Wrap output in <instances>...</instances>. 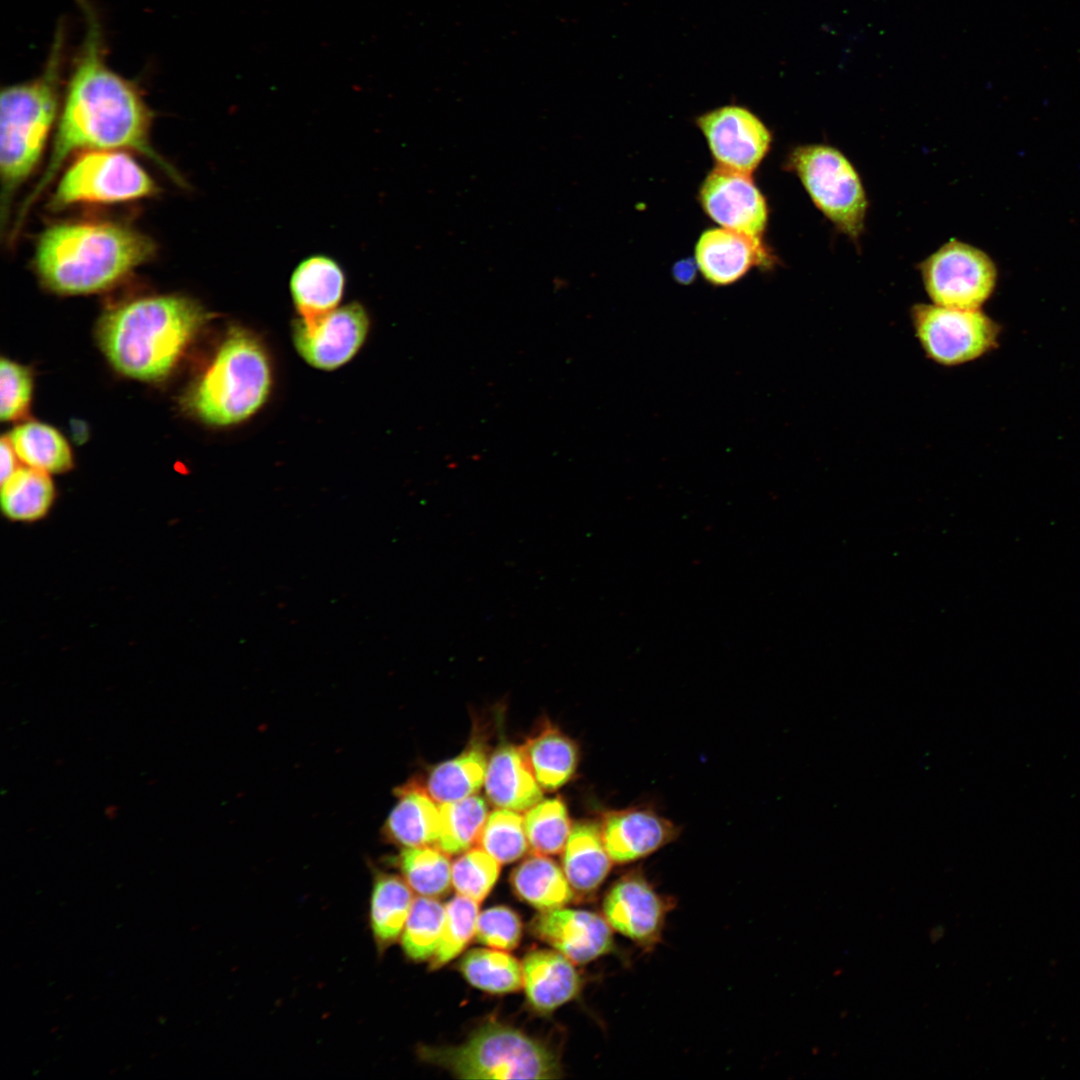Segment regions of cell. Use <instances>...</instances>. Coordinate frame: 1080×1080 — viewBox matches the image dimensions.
<instances>
[{"mask_svg": "<svg viewBox=\"0 0 1080 1080\" xmlns=\"http://www.w3.org/2000/svg\"><path fill=\"white\" fill-rule=\"evenodd\" d=\"M85 34L76 55L58 119L49 161L22 203L10 231L17 237L30 207L51 184L68 157L83 149H132L183 184L182 176L152 146V113L139 88L112 70L106 61L102 23L87 0H78Z\"/></svg>", "mask_w": 1080, "mask_h": 1080, "instance_id": "obj_1", "label": "cell"}, {"mask_svg": "<svg viewBox=\"0 0 1080 1080\" xmlns=\"http://www.w3.org/2000/svg\"><path fill=\"white\" fill-rule=\"evenodd\" d=\"M155 242L115 221H69L39 236L33 265L48 289L63 295L106 290L156 254Z\"/></svg>", "mask_w": 1080, "mask_h": 1080, "instance_id": "obj_2", "label": "cell"}, {"mask_svg": "<svg viewBox=\"0 0 1080 1080\" xmlns=\"http://www.w3.org/2000/svg\"><path fill=\"white\" fill-rule=\"evenodd\" d=\"M209 318L190 297L147 296L104 313L97 338L118 372L141 381H159L172 372Z\"/></svg>", "mask_w": 1080, "mask_h": 1080, "instance_id": "obj_3", "label": "cell"}, {"mask_svg": "<svg viewBox=\"0 0 1080 1080\" xmlns=\"http://www.w3.org/2000/svg\"><path fill=\"white\" fill-rule=\"evenodd\" d=\"M66 31L58 25L46 63L32 80L9 85L0 97L1 228L15 192L36 168L59 110Z\"/></svg>", "mask_w": 1080, "mask_h": 1080, "instance_id": "obj_4", "label": "cell"}, {"mask_svg": "<svg viewBox=\"0 0 1080 1080\" xmlns=\"http://www.w3.org/2000/svg\"><path fill=\"white\" fill-rule=\"evenodd\" d=\"M270 358L261 340L233 328L187 394L186 405L202 422L227 427L255 415L271 393Z\"/></svg>", "mask_w": 1080, "mask_h": 1080, "instance_id": "obj_5", "label": "cell"}, {"mask_svg": "<svg viewBox=\"0 0 1080 1080\" xmlns=\"http://www.w3.org/2000/svg\"><path fill=\"white\" fill-rule=\"evenodd\" d=\"M421 1056L463 1079H552L560 1072L544 1044L497 1022L479 1027L458 1046L425 1047Z\"/></svg>", "mask_w": 1080, "mask_h": 1080, "instance_id": "obj_6", "label": "cell"}, {"mask_svg": "<svg viewBox=\"0 0 1080 1080\" xmlns=\"http://www.w3.org/2000/svg\"><path fill=\"white\" fill-rule=\"evenodd\" d=\"M788 167L799 177L816 207L843 233L857 239L863 231L867 199L848 159L827 145L796 147Z\"/></svg>", "mask_w": 1080, "mask_h": 1080, "instance_id": "obj_7", "label": "cell"}, {"mask_svg": "<svg viewBox=\"0 0 1080 1080\" xmlns=\"http://www.w3.org/2000/svg\"><path fill=\"white\" fill-rule=\"evenodd\" d=\"M156 183L128 154L96 150L79 155L65 170L49 201L60 211L78 204H107L151 197Z\"/></svg>", "mask_w": 1080, "mask_h": 1080, "instance_id": "obj_8", "label": "cell"}, {"mask_svg": "<svg viewBox=\"0 0 1080 1080\" xmlns=\"http://www.w3.org/2000/svg\"><path fill=\"white\" fill-rule=\"evenodd\" d=\"M911 323L926 357L942 366L976 360L998 344L999 325L979 309L915 304Z\"/></svg>", "mask_w": 1080, "mask_h": 1080, "instance_id": "obj_9", "label": "cell"}, {"mask_svg": "<svg viewBox=\"0 0 1080 1080\" xmlns=\"http://www.w3.org/2000/svg\"><path fill=\"white\" fill-rule=\"evenodd\" d=\"M924 288L933 304L979 309L996 284V268L981 250L951 240L920 264Z\"/></svg>", "mask_w": 1080, "mask_h": 1080, "instance_id": "obj_10", "label": "cell"}, {"mask_svg": "<svg viewBox=\"0 0 1080 1080\" xmlns=\"http://www.w3.org/2000/svg\"><path fill=\"white\" fill-rule=\"evenodd\" d=\"M370 328L369 315L357 302L337 307L328 314L292 328L297 353L310 366L334 370L349 362L364 344Z\"/></svg>", "mask_w": 1080, "mask_h": 1080, "instance_id": "obj_11", "label": "cell"}, {"mask_svg": "<svg viewBox=\"0 0 1080 1080\" xmlns=\"http://www.w3.org/2000/svg\"><path fill=\"white\" fill-rule=\"evenodd\" d=\"M696 123L720 167L751 174L769 151V130L746 107L724 105L703 113Z\"/></svg>", "mask_w": 1080, "mask_h": 1080, "instance_id": "obj_12", "label": "cell"}, {"mask_svg": "<svg viewBox=\"0 0 1080 1080\" xmlns=\"http://www.w3.org/2000/svg\"><path fill=\"white\" fill-rule=\"evenodd\" d=\"M699 200L705 213L722 228L761 238L768 207L750 174L718 166L705 178Z\"/></svg>", "mask_w": 1080, "mask_h": 1080, "instance_id": "obj_13", "label": "cell"}, {"mask_svg": "<svg viewBox=\"0 0 1080 1080\" xmlns=\"http://www.w3.org/2000/svg\"><path fill=\"white\" fill-rule=\"evenodd\" d=\"M670 904L638 869L626 873L611 886L603 910L613 929L641 946L650 947L661 937Z\"/></svg>", "mask_w": 1080, "mask_h": 1080, "instance_id": "obj_14", "label": "cell"}, {"mask_svg": "<svg viewBox=\"0 0 1080 1080\" xmlns=\"http://www.w3.org/2000/svg\"><path fill=\"white\" fill-rule=\"evenodd\" d=\"M530 929L535 937L578 964L593 961L614 946L606 918L586 910L559 907L541 911Z\"/></svg>", "mask_w": 1080, "mask_h": 1080, "instance_id": "obj_15", "label": "cell"}, {"mask_svg": "<svg viewBox=\"0 0 1080 1080\" xmlns=\"http://www.w3.org/2000/svg\"><path fill=\"white\" fill-rule=\"evenodd\" d=\"M605 847L614 863L635 862L675 840L679 828L648 808L611 810L600 824Z\"/></svg>", "mask_w": 1080, "mask_h": 1080, "instance_id": "obj_16", "label": "cell"}, {"mask_svg": "<svg viewBox=\"0 0 1080 1080\" xmlns=\"http://www.w3.org/2000/svg\"><path fill=\"white\" fill-rule=\"evenodd\" d=\"M695 260L705 280L715 286L735 283L754 266L772 264L761 238L726 228H713L701 234Z\"/></svg>", "mask_w": 1080, "mask_h": 1080, "instance_id": "obj_17", "label": "cell"}, {"mask_svg": "<svg viewBox=\"0 0 1080 1080\" xmlns=\"http://www.w3.org/2000/svg\"><path fill=\"white\" fill-rule=\"evenodd\" d=\"M573 963L557 950L537 949L524 957L523 987L534 1009L551 1012L577 996L581 979Z\"/></svg>", "mask_w": 1080, "mask_h": 1080, "instance_id": "obj_18", "label": "cell"}, {"mask_svg": "<svg viewBox=\"0 0 1080 1080\" xmlns=\"http://www.w3.org/2000/svg\"><path fill=\"white\" fill-rule=\"evenodd\" d=\"M289 288L299 318L309 322L338 307L344 294L345 274L333 258L312 255L296 266Z\"/></svg>", "mask_w": 1080, "mask_h": 1080, "instance_id": "obj_19", "label": "cell"}, {"mask_svg": "<svg viewBox=\"0 0 1080 1080\" xmlns=\"http://www.w3.org/2000/svg\"><path fill=\"white\" fill-rule=\"evenodd\" d=\"M397 802L383 828L390 842L403 848L436 846L439 837L440 808L417 781L395 791Z\"/></svg>", "mask_w": 1080, "mask_h": 1080, "instance_id": "obj_20", "label": "cell"}, {"mask_svg": "<svg viewBox=\"0 0 1080 1080\" xmlns=\"http://www.w3.org/2000/svg\"><path fill=\"white\" fill-rule=\"evenodd\" d=\"M485 792L496 807L527 811L542 799V788L528 767L520 747L500 745L489 758Z\"/></svg>", "mask_w": 1080, "mask_h": 1080, "instance_id": "obj_21", "label": "cell"}, {"mask_svg": "<svg viewBox=\"0 0 1080 1080\" xmlns=\"http://www.w3.org/2000/svg\"><path fill=\"white\" fill-rule=\"evenodd\" d=\"M603 842L600 824L583 820L575 823L563 849V871L573 888L590 894L604 882L612 868Z\"/></svg>", "mask_w": 1080, "mask_h": 1080, "instance_id": "obj_22", "label": "cell"}, {"mask_svg": "<svg viewBox=\"0 0 1080 1080\" xmlns=\"http://www.w3.org/2000/svg\"><path fill=\"white\" fill-rule=\"evenodd\" d=\"M520 749L538 784L546 790L566 784L578 766L577 744L552 725H544Z\"/></svg>", "mask_w": 1080, "mask_h": 1080, "instance_id": "obj_23", "label": "cell"}, {"mask_svg": "<svg viewBox=\"0 0 1080 1080\" xmlns=\"http://www.w3.org/2000/svg\"><path fill=\"white\" fill-rule=\"evenodd\" d=\"M510 880L515 894L540 911L563 907L574 897L563 869L547 855L527 857L513 870Z\"/></svg>", "mask_w": 1080, "mask_h": 1080, "instance_id": "obj_24", "label": "cell"}, {"mask_svg": "<svg viewBox=\"0 0 1080 1080\" xmlns=\"http://www.w3.org/2000/svg\"><path fill=\"white\" fill-rule=\"evenodd\" d=\"M487 764L483 744L473 742L456 757L434 766L424 788L438 804L472 796L484 783Z\"/></svg>", "mask_w": 1080, "mask_h": 1080, "instance_id": "obj_25", "label": "cell"}, {"mask_svg": "<svg viewBox=\"0 0 1080 1080\" xmlns=\"http://www.w3.org/2000/svg\"><path fill=\"white\" fill-rule=\"evenodd\" d=\"M55 495L50 474L28 466L19 467L1 482V511L11 521H38L50 511Z\"/></svg>", "mask_w": 1080, "mask_h": 1080, "instance_id": "obj_26", "label": "cell"}, {"mask_svg": "<svg viewBox=\"0 0 1080 1080\" xmlns=\"http://www.w3.org/2000/svg\"><path fill=\"white\" fill-rule=\"evenodd\" d=\"M26 466L48 474L71 469L73 454L65 437L54 427L36 421L22 423L7 435Z\"/></svg>", "mask_w": 1080, "mask_h": 1080, "instance_id": "obj_27", "label": "cell"}, {"mask_svg": "<svg viewBox=\"0 0 1080 1080\" xmlns=\"http://www.w3.org/2000/svg\"><path fill=\"white\" fill-rule=\"evenodd\" d=\"M406 881L392 874H378L370 901V924L379 946L392 944L402 934L412 903Z\"/></svg>", "mask_w": 1080, "mask_h": 1080, "instance_id": "obj_28", "label": "cell"}, {"mask_svg": "<svg viewBox=\"0 0 1080 1080\" xmlns=\"http://www.w3.org/2000/svg\"><path fill=\"white\" fill-rule=\"evenodd\" d=\"M436 846L448 855L465 852L478 843L487 820V804L477 795L442 803Z\"/></svg>", "mask_w": 1080, "mask_h": 1080, "instance_id": "obj_29", "label": "cell"}, {"mask_svg": "<svg viewBox=\"0 0 1080 1080\" xmlns=\"http://www.w3.org/2000/svg\"><path fill=\"white\" fill-rule=\"evenodd\" d=\"M465 979L490 993H509L523 986L522 965L512 955L498 949L469 951L459 965Z\"/></svg>", "mask_w": 1080, "mask_h": 1080, "instance_id": "obj_30", "label": "cell"}, {"mask_svg": "<svg viewBox=\"0 0 1080 1080\" xmlns=\"http://www.w3.org/2000/svg\"><path fill=\"white\" fill-rule=\"evenodd\" d=\"M447 853L437 846L404 848L398 864L404 880L420 896L439 897L452 885Z\"/></svg>", "mask_w": 1080, "mask_h": 1080, "instance_id": "obj_31", "label": "cell"}, {"mask_svg": "<svg viewBox=\"0 0 1080 1080\" xmlns=\"http://www.w3.org/2000/svg\"><path fill=\"white\" fill-rule=\"evenodd\" d=\"M445 906L436 898L421 896L413 900L401 934V944L408 958L415 961L431 959L445 923Z\"/></svg>", "mask_w": 1080, "mask_h": 1080, "instance_id": "obj_32", "label": "cell"}, {"mask_svg": "<svg viewBox=\"0 0 1080 1080\" xmlns=\"http://www.w3.org/2000/svg\"><path fill=\"white\" fill-rule=\"evenodd\" d=\"M523 819L533 853L555 855L563 851L572 827L566 805L560 798L539 801L526 811Z\"/></svg>", "mask_w": 1080, "mask_h": 1080, "instance_id": "obj_33", "label": "cell"}, {"mask_svg": "<svg viewBox=\"0 0 1080 1080\" xmlns=\"http://www.w3.org/2000/svg\"><path fill=\"white\" fill-rule=\"evenodd\" d=\"M478 844L500 864L516 861L529 847L524 819L513 810H494L487 817Z\"/></svg>", "mask_w": 1080, "mask_h": 1080, "instance_id": "obj_34", "label": "cell"}, {"mask_svg": "<svg viewBox=\"0 0 1080 1080\" xmlns=\"http://www.w3.org/2000/svg\"><path fill=\"white\" fill-rule=\"evenodd\" d=\"M479 903L459 895L445 905V923L430 968L438 969L460 954L476 933Z\"/></svg>", "mask_w": 1080, "mask_h": 1080, "instance_id": "obj_35", "label": "cell"}, {"mask_svg": "<svg viewBox=\"0 0 1080 1080\" xmlns=\"http://www.w3.org/2000/svg\"><path fill=\"white\" fill-rule=\"evenodd\" d=\"M500 874V863L483 849H469L451 867L452 886L457 894L477 903L490 893Z\"/></svg>", "mask_w": 1080, "mask_h": 1080, "instance_id": "obj_36", "label": "cell"}, {"mask_svg": "<svg viewBox=\"0 0 1080 1080\" xmlns=\"http://www.w3.org/2000/svg\"><path fill=\"white\" fill-rule=\"evenodd\" d=\"M33 377L30 369L10 359L0 361V416L3 421L23 417L31 404Z\"/></svg>", "mask_w": 1080, "mask_h": 1080, "instance_id": "obj_37", "label": "cell"}, {"mask_svg": "<svg viewBox=\"0 0 1080 1080\" xmlns=\"http://www.w3.org/2000/svg\"><path fill=\"white\" fill-rule=\"evenodd\" d=\"M475 936L478 942L502 951L514 949L522 936L519 915L507 906H494L478 915Z\"/></svg>", "mask_w": 1080, "mask_h": 1080, "instance_id": "obj_38", "label": "cell"}, {"mask_svg": "<svg viewBox=\"0 0 1080 1080\" xmlns=\"http://www.w3.org/2000/svg\"><path fill=\"white\" fill-rule=\"evenodd\" d=\"M1 455V482L10 477L19 467L17 465V454L10 443L8 437H3L0 444Z\"/></svg>", "mask_w": 1080, "mask_h": 1080, "instance_id": "obj_39", "label": "cell"}, {"mask_svg": "<svg viewBox=\"0 0 1080 1080\" xmlns=\"http://www.w3.org/2000/svg\"><path fill=\"white\" fill-rule=\"evenodd\" d=\"M697 263L691 260H683L678 262L673 268L674 278L683 284H689L695 277Z\"/></svg>", "mask_w": 1080, "mask_h": 1080, "instance_id": "obj_40", "label": "cell"}]
</instances>
